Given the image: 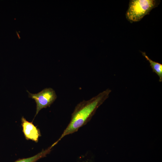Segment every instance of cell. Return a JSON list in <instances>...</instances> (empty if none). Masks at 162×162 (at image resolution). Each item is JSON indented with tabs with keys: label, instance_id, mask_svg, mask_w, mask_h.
Instances as JSON below:
<instances>
[{
	"label": "cell",
	"instance_id": "obj_6",
	"mask_svg": "<svg viewBox=\"0 0 162 162\" xmlns=\"http://www.w3.org/2000/svg\"><path fill=\"white\" fill-rule=\"evenodd\" d=\"M52 148L51 146L47 149L43 150L34 156L27 158L20 159L14 162H36L39 159L46 156L50 152Z\"/></svg>",
	"mask_w": 162,
	"mask_h": 162
},
{
	"label": "cell",
	"instance_id": "obj_4",
	"mask_svg": "<svg viewBox=\"0 0 162 162\" xmlns=\"http://www.w3.org/2000/svg\"><path fill=\"white\" fill-rule=\"evenodd\" d=\"M22 132L26 139L37 142L40 136V130L33 123L27 121L23 117L21 118Z\"/></svg>",
	"mask_w": 162,
	"mask_h": 162
},
{
	"label": "cell",
	"instance_id": "obj_2",
	"mask_svg": "<svg viewBox=\"0 0 162 162\" xmlns=\"http://www.w3.org/2000/svg\"><path fill=\"white\" fill-rule=\"evenodd\" d=\"M159 2L155 0H130L126 13V18L131 23L140 21L157 6Z\"/></svg>",
	"mask_w": 162,
	"mask_h": 162
},
{
	"label": "cell",
	"instance_id": "obj_5",
	"mask_svg": "<svg viewBox=\"0 0 162 162\" xmlns=\"http://www.w3.org/2000/svg\"><path fill=\"white\" fill-rule=\"evenodd\" d=\"M142 55L150 63L152 71L156 73L159 77V81H162V64L154 61L150 59L145 52H141Z\"/></svg>",
	"mask_w": 162,
	"mask_h": 162
},
{
	"label": "cell",
	"instance_id": "obj_3",
	"mask_svg": "<svg viewBox=\"0 0 162 162\" xmlns=\"http://www.w3.org/2000/svg\"><path fill=\"white\" fill-rule=\"evenodd\" d=\"M27 92L29 97L34 99L36 104L35 116L41 110L50 106L57 98L55 91L50 88H45L37 94H33Z\"/></svg>",
	"mask_w": 162,
	"mask_h": 162
},
{
	"label": "cell",
	"instance_id": "obj_1",
	"mask_svg": "<svg viewBox=\"0 0 162 162\" xmlns=\"http://www.w3.org/2000/svg\"><path fill=\"white\" fill-rule=\"evenodd\" d=\"M111 92L110 89H107L90 99L84 100L77 104L71 114L69 124L54 144L66 136L77 131L88 122L97 109L108 98Z\"/></svg>",
	"mask_w": 162,
	"mask_h": 162
}]
</instances>
